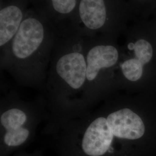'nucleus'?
I'll use <instances>...</instances> for the list:
<instances>
[{
    "instance_id": "1",
    "label": "nucleus",
    "mask_w": 156,
    "mask_h": 156,
    "mask_svg": "<svg viewBox=\"0 0 156 156\" xmlns=\"http://www.w3.org/2000/svg\"><path fill=\"white\" fill-rule=\"evenodd\" d=\"M44 132L57 156H156V94L117 92Z\"/></svg>"
},
{
    "instance_id": "7",
    "label": "nucleus",
    "mask_w": 156,
    "mask_h": 156,
    "mask_svg": "<svg viewBox=\"0 0 156 156\" xmlns=\"http://www.w3.org/2000/svg\"><path fill=\"white\" fill-rule=\"evenodd\" d=\"M32 0H9L0 9V48L4 50L20 28Z\"/></svg>"
},
{
    "instance_id": "4",
    "label": "nucleus",
    "mask_w": 156,
    "mask_h": 156,
    "mask_svg": "<svg viewBox=\"0 0 156 156\" xmlns=\"http://www.w3.org/2000/svg\"><path fill=\"white\" fill-rule=\"evenodd\" d=\"M0 107V156H10L30 144L48 112L44 100H24L15 91L1 97Z\"/></svg>"
},
{
    "instance_id": "6",
    "label": "nucleus",
    "mask_w": 156,
    "mask_h": 156,
    "mask_svg": "<svg viewBox=\"0 0 156 156\" xmlns=\"http://www.w3.org/2000/svg\"><path fill=\"white\" fill-rule=\"evenodd\" d=\"M48 17L58 37L71 34L79 0H32Z\"/></svg>"
},
{
    "instance_id": "8",
    "label": "nucleus",
    "mask_w": 156,
    "mask_h": 156,
    "mask_svg": "<svg viewBox=\"0 0 156 156\" xmlns=\"http://www.w3.org/2000/svg\"><path fill=\"white\" fill-rule=\"evenodd\" d=\"M13 156H44L42 151H35L33 153H26V152H19L17 154H14Z\"/></svg>"
},
{
    "instance_id": "3",
    "label": "nucleus",
    "mask_w": 156,
    "mask_h": 156,
    "mask_svg": "<svg viewBox=\"0 0 156 156\" xmlns=\"http://www.w3.org/2000/svg\"><path fill=\"white\" fill-rule=\"evenodd\" d=\"M85 47L86 38L79 34L58 36L43 89L49 117H68L86 109Z\"/></svg>"
},
{
    "instance_id": "5",
    "label": "nucleus",
    "mask_w": 156,
    "mask_h": 156,
    "mask_svg": "<svg viewBox=\"0 0 156 156\" xmlns=\"http://www.w3.org/2000/svg\"><path fill=\"white\" fill-rule=\"evenodd\" d=\"M85 56L86 89L84 101L87 109L117 93L115 80L120 50L116 45L98 39L97 37L86 38Z\"/></svg>"
},
{
    "instance_id": "2",
    "label": "nucleus",
    "mask_w": 156,
    "mask_h": 156,
    "mask_svg": "<svg viewBox=\"0 0 156 156\" xmlns=\"http://www.w3.org/2000/svg\"><path fill=\"white\" fill-rule=\"evenodd\" d=\"M33 4L13 39L1 51V69L20 85L44 89L58 35L41 8Z\"/></svg>"
}]
</instances>
